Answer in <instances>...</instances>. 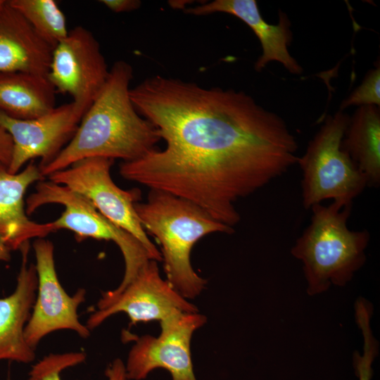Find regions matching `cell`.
I'll return each mask as SVG.
<instances>
[{
  "label": "cell",
  "mask_w": 380,
  "mask_h": 380,
  "mask_svg": "<svg viewBox=\"0 0 380 380\" xmlns=\"http://www.w3.org/2000/svg\"><path fill=\"white\" fill-rule=\"evenodd\" d=\"M85 360L86 354L83 352L51 353L32 367L27 380H61V374L64 369L81 364ZM105 374L108 380H129L125 365L120 359L114 360Z\"/></svg>",
  "instance_id": "obj_20"
},
{
  "label": "cell",
  "mask_w": 380,
  "mask_h": 380,
  "mask_svg": "<svg viewBox=\"0 0 380 380\" xmlns=\"http://www.w3.org/2000/svg\"><path fill=\"white\" fill-rule=\"evenodd\" d=\"M184 11L194 15L224 13L244 22L258 38L262 46V54L254 65L257 72H260L270 62L277 61L291 74L303 72L302 67L289 51L293 34L290 21L285 13H279L278 24H269L262 17L255 0H215L186 8Z\"/></svg>",
  "instance_id": "obj_13"
},
{
  "label": "cell",
  "mask_w": 380,
  "mask_h": 380,
  "mask_svg": "<svg viewBox=\"0 0 380 380\" xmlns=\"http://www.w3.org/2000/svg\"><path fill=\"white\" fill-rule=\"evenodd\" d=\"M13 152V141L10 134L0 127V161L9 165Z\"/></svg>",
  "instance_id": "obj_24"
},
{
  "label": "cell",
  "mask_w": 380,
  "mask_h": 380,
  "mask_svg": "<svg viewBox=\"0 0 380 380\" xmlns=\"http://www.w3.org/2000/svg\"><path fill=\"white\" fill-rule=\"evenodd\" d=\"M374 105L380 106V65L368 71L360 85L354 89L341 103V110L350 106Z\"/></svg>",
  "instance_id": "obj_22"
},
{
  "label": "cell",
  "mask_w": 380,
  "mask_h": 380,
  "mask_svg": "<svg viewBox=\"0 0 380 380\" xmlns=\"http://www.w3.org/2000/svg\"><path fill=\"white\" fill-rule=\"evenodd\" d=\"M349 118L341 110L328 115L305 153L298 156L302 203L307 210L329 199L353 204L367 186L365 177L341 148Z\"/></svg>",
  "instance_id": "obj_5"
},
{
  "label": "cell",
  "mask_w": 380,
  "mask_h": 380,
  "mask_svg": "<svg viewBox=\"0 0 380 380\" xmlns=\"http://www.w3.org/2000/svg\"><path fill=\"white\" fill-rule=\"evenodd\" d=\"M100 3L115 13L129 12L140 8L139 0H101Z\"/></svg>",
  "instance_id": "obj_23"
},
{
  "label": "cell",
  "mask_w": 380,
  "mask_h": 380,
  "mask_svg": "<svg viewBox=\"0 0 380 380\" xmlns=\"http://www.w3.org/2000/svg\"><path fill=\"white\" fill-rule=\"evenodd\" d=\"M109 71L93 33L77 26L53 49L47 77L56 92L72 96L84 116L104 87Z\"/></svg>",
  "instance_id": "obj_9"
},
{
  "label": "cell",
  "mask_w": 380,
  "mask_h": 380,
  "mask_svg": "<svg viewBox=\"0 0 380 380\" xmlns=\"http://www.w3.org/2000/svg\"><path fill=\"white\" fill-rule=\"evenodd\" d=\"M132 77V68L126 61L120 60L113 65L104 87L72 139L40 170L44 177L84 158H120L127 162L156 149L161 139L155 126L137 111L131 101Z\"/></svg>",
  "instance_id": "obj_2"
},
{
  "label": "cell",
  "mask_w": 380,
  "mask_h": 380,
  "mask_svg": "<svg viewBox=\"0 0 380 380\" xmlns=\"http://www.w3.org/2000/svg\"><path fill=\"white\" fill-rule=\"evenodd\" d=\"M53 48L8 1L0 8V72L47 76Z\"/></svg>",
  "instance_id": "obj_16"
},
{
  "label": "cell",
  "mask_w": 380,
  "mask_h": 380,
  "mask_svg": "<svg viewBox=\"0 0 380 380\" xmlns=\"http://www.w3.org/2000/svg\"><path fill=\"white\" fill-rule=\"evenodd\" d=\"M30 249V241L20 248L22 259L16 287L11 295L0 298V361L30 363L35 358V350L25 338L37 289L35 265L28 261Z\"/></svg>",
  "instance_id": "obj_14"
},
{
  "label": "cell",
  "mask_w": 380,
  "mask_h": 380,
  "mask_svg": "<svg viewBox=\"0 0 380 380\" xmlns=\"http://www.w3.org/2000/svg\"><path fill=\"white\" fill-rule=\"evenodd\" d=\"M96 308L86 323L89 330L119 312L128 316L131 327L139 322H160L180 313L198 312L196 305L161 277L157 261L153 260L144 265L120 291L103 293Z\"/></svg>",
  "instance_id": "obj_8"
},
{
  "label": "cell",
  "mask_w": 380,
  "mask_h": 380,
  "mask_svg": "<svg viewBox=\"0 0 380 380\" xmlns=\"http://www.w3.org/2000/svg\"><path fill=\"white\" fill-rule=\"evenodd\" d=\"M82 117L73 102L30 120L13 118L0 111V127L13 141L9 172H20L36 158H40L39 170L50 164L72 139Z\"/></svg>",
  "instance_id": "obj_12"
},
{
  "label": "cell",
  "mask_w": 380,
  "mask_h": 380,
  "mask_svg": "<svg viewBox=\"0 0 380 380\" xmlns=\"http://www.w3.org/2000/svg\"><path fill=\"white\" fill-rule=\"evenodd\" d=\"M6 380H11L9 373L8 374Z\"/></svg>",
  "instance_id": "obj_27"
},
{
  "label": "cell",
  "mask_w": 380,
  "mask_h": 380,
  "mask_svg": "<svg viewBox=\"0 0 380 380\" xmlns=\"http://www.w3.org/2000/svg\"><path fill=\"white\" fill-rule=\"evenodd\" d=\"M342 149L366 179L367 186L380 184V108L374 105L357 107L341 141Z\"/></svg>",
  "instance_id": "obj_18"
},
{
  "label": "cell",
  "mask_w": 380,
  "mask_h": 380,
  "mask_svg": "<svg viewBox=\"0 0 380 380\" xmlns=\"http://www.w3.org/2000/svg\"><path fill=\"white\" fill-rule=\"evenodd\" d=\"M372 312V304L369 300L365 298L356 300L355 318L363 339L362 354L358 351L353 354V366L359 380L372 379V364L379 353V343L374 336L371 326Z\"/></svg>",
  "instance_id": "obj_21"
},
{
  "label": "cell",
  "mask_w": 380,
  "mask_h": 380,
  "mask_svg": "<svg viewBox=\"0 0 380 380\" xmlns=\"http://www.w3.org/2000/svg\"><path fill=\"white\" fill-rule=\"evenodd\" d=\"M35 32L53 49L68 34L66 18L54 0H8Z\"/></svg>",
  "instance_id": "obj_19"
},
{
  "label": "cell",
  "mask_w": 380,
  "mask_h": 380,
  "mask_svg": "<svg viewBox=\"0 0 380 380\" xmlns=\"http://www.w3.org/2000/svg\"><path fill=\"white\" fill-rule=\"evenodd\" d=\"M54 87L47 76L0 72V111L19 120L42 116L56 107Z\"/></svg>",
  "instance_id": "obj_17"
},
{
  "label": "cell",
  "mask_w": 380,
  "mask_h": 380,
  "mask_svg": "<svg viewBox=\"0 0 380 380\" xmlns=\"http://www.w3.org/2000/svg\"><path fill=\"white\" fill-rule=\"evenodd\" d=\"M352 205L333 201L310 209V223L291 250L303 264L309 296L322 293L331 285L345 286L366 262L370 234L348 227Z\"/></svg>",
  "instance_id": "obj_4"
},
{
  "label": "cell",
  "mask_w": 380,
  "mask_h": 380,
  "mask_svg": "<svg viewBox=\"0 0 380 380\" xmlns=\"http://www.w3.org/2000/svg\"><path fill=\"white\" fill-rule=\"evenodd\" d=\"M44 178L39 167L32 162L13 174L0 161V234L11 250L20 249L30 239L44 238L53 232L50 222H34L25 211L27 189Z\"/></svg>",
  "instance_id": "obj_15"
},
{
  "label": "cell",
  "mask_w": 380,
  "mask_h": 380,
  "mask_svg": "<svg viewBox=\"0 0 380 380\" xmlns=\"http://www.w3.org/2000/svg\"><path fill=\"white\" fill-rule=\"evenodd\" d=\"M47 204L64 207L61 216L50 222L53 232L60 229L72 232L77 240L93 238L113 241L120 248L125 260V274L119 291L136 276L141 267L152 260L144 245L128 232L115 224L84 196L66 186L48 179L37 183L35 191L25 199L27 215Z\"/></svg>",
  "instance_id": "obj_6"
},
{
  "label": "cell",
  "mask_w": 380,
  "mask_h": 380,
  "mask_svg": "<svg viewBox=\"0 0 380 380\" xmlns=\"http://www.w3.org/2000/svg\"><path fill=\"white\" fill-rule=\"evenodd\" d=\"M134 209L145 232L160 245L166 280L186 299L197 297L207 281L192 267L193 246L209 234H230L234 228L195 203L158 190L151 189L146 202L136 203Z\"/></svg>",
  "instance_id": "obj_3"
},
{
  "label": "cell",
  "mask_w": 380,
  "mask_h": 380,
  "mask_svg": "<svg viewBox=\"0 0 380 380\" xmlns=\"http://www.w3.org/2000/svg\"><path fill=\"white\" fill-rule=\"evenodd\" d=\"M11 251L4 237L0 234V262L9 261L11 257Z\"/></svg>",
  "instance_id": "obj_25"
},
{
  "label": "cell",
  "mask_w": 380,
  "mask_h": 380,
  "mask_svg": "<svg viewBox=\"0 0 380 380\" xmlns=\"http://www.w3.org/2000/svg\"><path fill=\"white\" fill-rule=\"evenodd\" d=\"M206 321V317L198 312L180 313L160 322L158 336H136L125 365L128 379L141 380L154 369L163 368L172 380H196L191 341L194 331Z\"/></svg>",
  "instance_id": "obj_11"
},
{
  "label": "cell",
  "mask_w": 380,
  "mask_h": 380,
  "mask_svg": "<svg viewBox=\"0 0 380 380\" xmlns=\"http://www.w3.org/2000/svg\"><path fill=\"white\" fill-rule=\"evenodd\" d=\"M37 275V289L30 317L25 326V338L33 349L51 332L68 329L87 338L90 330L80 322L77 310L85 300L86 291L79 289L69 296L58 278L54 246L44 238L33 243Z\"/></svg>",
  "instance_id": "obj_10"
},
{
  "label": "cell",
  "mask_w": 380,
  "mask_h": 380,
  "mask_svg": "<svg viewBox=\"0 0 380 380\" xmlns=\"http://www.w3.org/2000/svg\"><path fill=\"white\" fill-rule=\"evenodd\" d=\"M129 96L165 147L123 162L120 175L189 201L229 227L240 221L238 201L297 163L284 120L242 91L155 75Z\"/></svg>",
  "instance_id": "obj_1"
},
{
  "label": "cell",
  "mask_w": 380,
  "mask_h": 380,
  "mask_svg": "<svg viewBox=\"0 0 380 380\" xmlns=\"http://www.w3.org/2000/svg\"><path fill=\"white\" fill-rule=\"evenodd\" d=\"M5 2V0H0V8L1 7L3 6V4H4Z\"/></svg>",
  "instance_id": "obj_26"
},
{
  "label": "cell",
  "mask_w": 380,
  "mask_h": 380,
  "mask_svg": "<svg viewBox=\"0 0 380 380\" xmlns=\"http://www.w3.org/2000/svg\"><path fill=\"white\" fill-rule=\"evenodd\" d=\"M113 163L110 158H87L51 174L47 179L86 197L106 217L137 238L152 260L162 261L160 252L150 241L134 209V204L141 200V191L123 190L115 184L110 176Z\"/></svg>",
  "instance_id": "obj_7"
}]
</instances>
